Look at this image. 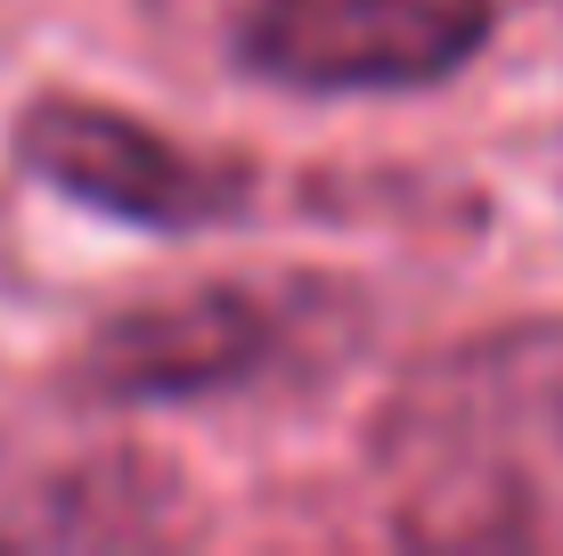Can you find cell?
Segmentation results:
<instances>
[{"label":"cell","mask_w":563,"mask_h":556,"mask_svg":"<svg viewBox=\"0 0 563 556\" xmlns=\"http://www.w3.org/2000/svg\"><path fill=\"white\" fill-rule=\"evenodd\" d=\"M376 491L409 548L563 556V319L417 360L376 417Z\"/></svg>","instance_id":"6da1fadb"},{"label":"cell","mask_w":563,"mask_h":556,"mask_svg":"<svg viewBox=\"0 0 563 556\" xmlns=\"http://www.w3.org/2000/svg\"><path fill=\"white\" fill-rule=\"evenodd\" d=\"M507 0H254L245 66L310 99L343 90H424L498 33Z\"/></svg>","instance_id":"7a4b0ae2"},{"label":"cell","mask_w":563,"mask_h":556,"mask_svg":"<svg viewBox=\"0 0 563 556\" xmlns=\"http://www.w3.org/2000/svg\"><path fill=\"white\" fill-rule=\"evenodd\" d=\"M16 156H25L33 181H49L57 197L90 205L107 221H131V229H205V221H229L254 181L238 164H212V156H188V148L155 140L147 123L131 115H107V107H82V99H42L16 123Z\"/></svg>","instance_id":"3957f363"},{"label":"cell","mask_w":563,"mask_h":556,"mask_svg":"<svg viewBox=\"0 0 563 556\" xmlns=\"http://www.w3.org/2000/svg\"><path fill=\"white\" fill-rule=\"evenodd\" d=\"M286 352V312L262 303L254 286H197L180 303L131 312L90 336L82 377L114 401H172V393H212L254 377L262 360Z\"/></svg>","instance_id":"277c9868"}]
</instances>
